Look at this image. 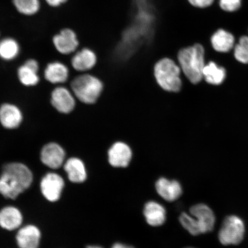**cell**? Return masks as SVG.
<instances>
[{
  "label": "cell",
  "mask_w": 248,
  "mask_h": 248,
  "mask_svg": "<svg viewBox=\"0 0 248 248\" xmlns=\"http://www.w3.org/2000/svg\"><path fill=\"white\" fill-rule=\"evenodd\" d=\"M245 232L244 222L237 216L228 217L224 220L218 238L219 241L224 246L237 245L243 240Z\"/></svg>",
  "instance_id": "6"
},
{
  "label": "cell",
  "mask_w": 248,
  "mask_h": 248,
  "mask_svg": "<svg viewBox=\"0 0 248 248\" xmlns=\"http://www.w3.org/2000/svg\"><path fill=\"white\" fill-rule=\"evenodd\" d=\"M234 56L241 63H248V36L240 38L239 43L235 46Z\"/></svg>",
  "instance_id": "25"
},
{
  "label": "cell",
  "mask_w": 248,
  "mask_h": 248,
  "mask_svg": "<svg viewBox=\"0 0 248 248\" xmlns=\"http://www.w3.org/2000/svg\"><path fill=\"white\" fill-rule=\"evenodd\" d=\"M76 98L72 91L63 86H58L51 95V103L56 110L62 114H69L76 105Z\"/></svg>",
  "instance_id": "7"
},
{
  "label": "cell",
  "mask_w": 248,
  "mask_h": 248,
  "mask_svg": "<svg viewBox=\"0 0 248 248\" xmlns=\"http://www.w3.org/2000/svg\"><path fill=\"white\" fill-rule=\"evenodd\" d=\"M65 155L63 148L60 144L49 142L42 148L40 157L46 166L51 169H57L63 164Z\"/></svg>",
  "instance_id": "11"
},
{
  "label": "cell",
  "mask_w": 248,
  "mask_h": 248,
  "mask_svg": "<svg viewBox=\"0 0 248 248\" xmlns=\"http://www.w3.org/2000/svg\"><path fill=\"white\" fill-rule=\"evenodd\" d=\"M23 221L19 210L14 207H7L0 211V226L8 231L18 228Z\"/></svg>",
  "instance_id": "19"
},
{
  "label": "cell",
  "mask_w": 248,
  "mask_h": 248,
  "mask_svg": "<svg viewBox=\"0 0 248 248\" xmlns=\"http://www.w3.org/2000/svg\"><path fill=\"white\" fill-rule=\"evenodd\" d=\"M12 2L20 14L27 16L35 15L40 10L39 0H12Z\"/></svg>",
  "instance_id": "24"
},
{
  "label": "cell",
  "mask_w": 248,
  "mask_h": 248,
  "mask_svg": "<svg viewBox=\"0 0 248 248\" xmlns=\"http://www.w3.org/2000/svg\"><path fill=\"white\" fill-rule=\"evenodd\" d=\"M20 51L19 44L15 39L6 38L0 40V58L5 61L15 60Z\"/></svg>",
  "instance_id": "22"
},
{
  "label": "cell",
  "mask_w": 248,
  "mask_h": 248,
  "mask_svg": "<svg viewBox=\"0 0 248 248\" xmlns=\"http://www.w3.org/2000/svg\"><path fill=\"white\" fill-rule=\"evenodd\" d=\"M45 79L52 84H62L66 82L69 78V70L60 62H51L47 64L45 70Z\"/></svg>",
  "instance_id": "17"
},
{
  "label": "cell",
  "mask_w": 248,
  "mask_h": 248,
  "mask_svg": "<svg viewBox=\"0 0 248 248\" xmlns=\"http://www.w3.org/2000/svg\"><path fill=\"white\" fill-rule=\"evenodd\" d=\"M64 183L61 176L54 173L46 175L41 182V191L46 200L55 202L60 199Z\"/></svg>",
  "instance_id": "9"
},
{
  "label": "cell",
  "mask_w": 248,
  "mask_h": 248,
  "mask_svg": "<svg viewBox=\"0 0 248 248\" xmlns=\"http://www.w3.org/2000/svg\"><path fill=\"white\" fill-rule=\"evenodd\" d=\"M132 157V152L129 145L123 142H117L108 151V161L116 168H124L129 165Z\"/></svg>",
  "instance_id": "10"
},
{
  "label": "cell",
  "mask_w": 248,
  "mask_h": 248,
  "mask_svg": "<svg viewBox=\"0 0 248 248\" xmlns=\"http://www.w3.org/2000/svg\"><path fill=\"white\" fill-rule=\"evenodd\" d=\"M23 120L22 111L16 105L5 103L0 107V123L4 128L16 129L22 123Z\"/></svg>",
  "instance_id": "12"
},
{
  "label": "cell",
  "mask_w": 248,
  "mask_h": 248,
  "mask_svg": "<svg viewBox=\"0 0 248 248\" xmlns=\"http://www.w3.org/2000/svg\"><path fill=\"white\" fill-rule=\"evenodd\" d=\"M181 68L170 58H163L155 64L154 76L164 91L178 92L182 88Z\"/></svg>",
  "instance_id": "5"
},
{
  "label": "cell",
  "mask_w": 248,
  "mask_h": 248,
  "mask_svg": "<svg viewBox=\"0 0 248 248\" xmlns=\"http://www.w3.org/2000/svg\"><path fill=\"white\" fill-rule=\"evenodd\" d=\"M111 248H134L131 246H127V245L122 243H116L114 244Z\"/></svg>",
  "instance_id": "29"
},
{
  "label": "cell",
  "mask_w": 248,
  "mask_h": 248,
  "mask_svg": "<svg viewBox=\"0 0 248 248\" xmlns=\"http://www.w3.org/2000/svg\"><path fill=\"white\" fill-rule=\"evenodd\" d=\"M39 63L35 60H27L18 68L17 75L21 84L25 86H36L39 82Z\"/></svg>",
  "instance_id": "13"
},
{
  "label": "cell",
  "mask_w": 248,
  "mask_h": 248,
  "mask_svg": "<svg viewBox=\"0 0 248 248\" xmlns=\"http://www.w3.org/2000/svg\"><path fill=\"white\" fill-rule=\"evenodd\" d=\"M144 215L148 224L152 226L162 225L166 221V210L157 202H148L144 206Z\"/></svg>",
  "instance_id": "18"
},
{
  "label": "cell",
  "mask_w": 248,
  "mask_h": 248,
  "mask_svg": "<svg viewBox=\"0 0 248 248\" xmlns=\"http://www.w3.org/2000/svg\"><path fill=\"white\" fill-rule=\"evenodd\" d=\"M190 214L183 213L179 217V221L191 235H198L213 231L216 218L209 206L202 203L195 204L191 207Z\"/></svg>",
  "instance_id": "3"
},
{
  "label": "cell",
  "mask_w": 248,
  "mask_h": 248,
  "mask_svg": "<svg viewBox=\"0 0 248 248\" xmlns=\"http://www.w3.org/2000/svg\"><path fill=\"white\" fill-rule=\"evenodd\" d=\"M46 3L52 7H59L64 4L67 0H45Z\"/></svg>",
  "instance_id": "28"
},
{
  "label": "cell",
  "mask_w": 248,
  "mask_h": 248,
  "mask_svg": "<svg viewBox=\"0 0 248 248\" xmlns=\"http://www.w3.org/2000/svg\"><path fill=\"white\" fill-rule=\"evenodd\" d=\"M97 58L92 49L84 48L76 52L71 59V66L77 71L85 72L93 69Z\"/></svg>",
  "instance_id": "15"
},
{
  "label": "cell",
  "mask_w": 248,
  "mask_h": 248,
  "mask_svg": "<svg viewBox=\"0 0 248 248\" xmlns=\"http://www.w3.org/2000/svg\"><path fill=\"white\" fill-rule=\"evenodd\" d=\"M211 43L216 51L227 52L233 47L234 38L231 33L220 29L213 34L211 38Z\"/></svg>",
  "instance_id": "21"
},
{
  "label": "cell",
  "mask_w": 248,
  "mask_h": 248,
  "mask_svg": "<svg viewBox=\"0 0 248 248\" xmlns=\"http://www.w3.org/2000/svg\"><path fill=\"white\" fill-rule=\"evenodd\" d=\"M241 0H219L220 7L227 12H234L241 7Z\"/></svg>",
  "instance_id": "26"
},
{
  "label": "cell",
  "mask_w": 248,
  "mask_h": 248,
  "mask_svg": "<svg viewBox=\"0 0 248 248\" xmlns=\"http://www.w3.org/2000/svg\"><path fill=\"white\" fill-rule=\"evenodd\" d=\"M64 169L71 182L82 183L85 181L87 177L85 167L78 158H70L65 163Z\"/></svg>",
  "instance_id": "20"
},
{
  "label": "cell",
  "mask_w": 248,
  "mask_h": 248,
  "mask_svg": "<svg viewBox=\"0 0 248 248\" xmlns=\"http://www.w3.org/2000/svg\"><path fill=\"white\" fill-rule=\"evenodd\" d=\"M158 194L164 200L173 202L178 200L182 194V187L178 181L161 178L156 183Z\"/></svg>",
  "instance_id": "14"
},
{
  "label": "cell",
  "mask_w": 248,
  "mask_h": 248,
  "mask_svg": "<svg viewBox=\"0 0 248 248\" xmlns=\"http://www.w3.org/2000/svg\"><path fill=\"white\" fill-rule=\"evenodd\" d=\"M86 248H101L100 247H98V246H88Z\"/></svg>",
  "instance_id": "30"
},
{
  "label": "cell",
  "mask_w": 248,
  "mask_h": 248,
  "mask_svg": "<svg viewBox=\"0 0 248 248\" xmlns=\"http://www.w3.org/2000/svg\"><path fill=\"white\" fill-rule=\"evenodd\" d=\"M193 7L200 9H205L212 5L215 0H188Z\"/></svg>",
  "instance_id": "27"
},
{
  "label": "cell",
  "mask_w": 248,
  "mask_h": 248,
  "mask_svg": "<svg viewBox=\"0 0 248 248\" xmlns=\"http://www.w3.org/2000/svg\"><path fill=\"white\" fill-rule=\"evenodd\" d=\"M226 71L223 67H219L213 62L205 65L203 71V77L207 83L212 85H219L224 81Z\"/></svg>",
  "instance_id": "23"
},
{
  "label": "cell",
  "mask_w": 248,
  "mask_h": 248,
  "mask_svg": "<svg viewBox=\"0 0 248 248\" xmlns=\"http://www.w3.org/2000/svg\"><path fill=\"white\" fill-rule=\"evenodd\" d=\"M71 90L78 100L83 104L95 103L103 91V84L98 78L82 74L77 77L71 83Z\"/></svg>",
  "instance_id": "4"
},
{
  "label": "cell",
  "mask_w": 248,
  "mask_h": 248,
  "mask_svg": "<svg viewBox=\"0 0 248 248\" xmlns=\"http://www.w3.org/2000/svg\"><path fill=\"white\" fill-rule=\"evenodd\" d=\"M32 181V173L24 164H8L0 177V194L6 198L15 200L30 187Z\"/></svg>",
  "instance_id": "1"
},
{
  "label": "cell",
  "mask_w": 248,
  "mask_h": 248,
  "mask_svg": "<svg viewBox=\"0 0 248 248\" xmlns=\"http://www.w3.org/2000/svg\"><path fill=\"white\" fill-rule=\"evenodd\" d=\"M41 234L35 226H25L18 232L16 240L20 248H38Z\"/></svg>",
  "instance_id": "16"
},
{
  "label": "cell",
  "mask_w": 248,
  "mask_h": 248,
  "mask_svg": "<svg viewBox=\"0 0 248 248\" xmlns=\"http://www.w3.org/2000/svg\"><path fill=\"white\" fill-rule=\"evenodd\" d=\"M180 68L187 78L194 84L203 78L204 64V49L199 43L185 46L178 52Z\"/></svg>",
  "instance_id": "2"
},
{
  "label": "cell",
  "mask_w": 248,
  "mask_h": 248,
  "mask_svg": "<svg viewBox=\"0 0 248 248\" xmlns=\"http://www.w3.org/2000/svg\"><path fill=\"white\" fill-rule=\"evenodd\" d=\"M52 42L56 49L63 55H69L76 52L79 46L77 34L70 29L62 30L54 36Z\"/></svg>",
  "instance_id": "8"
}]
</instances>
